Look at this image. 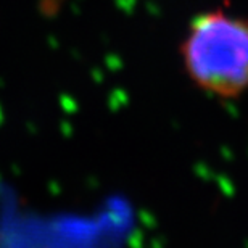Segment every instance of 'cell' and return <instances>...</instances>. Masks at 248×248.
Returning a JSON list of instances; mask_svg holds the SVG:
<instances>
[{"instance_id":"obj_1","label":"cell","mask_w":248,"mask_h":248,"mask_svg":"<svg viewBox=\"0 0 248 248\" xmlns=\"http://www.w3.org/2000/svg\"><path fill=\"white\" fill-rule=\"evenodd\" d=\"M192 84L221 100L248 92V16L226 7L193 15L179 46Z\"/></svg>"}]
</instances>
